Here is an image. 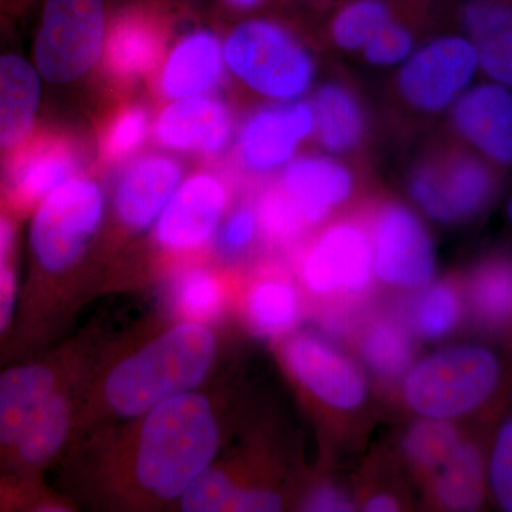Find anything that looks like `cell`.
Masks as SVG:
<instances>
[{"label": "cell", "mask_w": 512, "mask_h": 512, "mask_svg": "<svg viewBox=\"0 0 512 512\" xmlns=\"http://www.w3.org/2000/svg\"><path fill=\"white\" fill-rule=\"evenodd\" d=\"M369 235L373 271L380 282L402 289L430 284L436 271V252L416 212L400 202H387L376 211Z\"/></svg>", "instance_id": "cell-10"}, {"label": "cell", "mask_w": 512, "mask_h": 512, "mask_svg": "<svg viewBox=\"0 0 512 512\" xmlns=\"http://www.w3.org/2000/svg\"><path fill=\"white\" fill-rule=\"evenodd\" d=\"M217 340L204 323L184 320L128 355L104 380V400L121 417H141L210 373Z\"/></svg>", "instance_id": "cell-2"}, {"label": "cell", "mask_w": 512, "mask_h": 512, "mask_svg": "<svg viewBox=\"0 0 512 512\" xmlns=\"http://www.w3.org/2000/svg\"><path fill=\"white\" fill-rule=\"evenodd\" d=\"M19 298L18 274L8 258L0 264V336L12 328L18 313Z\"/></svg>", "instance_id": "cell-40"}, {"label": "cell", "mask_w": 512, "mask_h": 512, "mask_svg": "<svg viewBox=\"0 0 512 512\" xmlns=\"http://www.w3.org/2000/svg\"><path fill=\"white\" fill-rule=\"evenodd\" d=\"M281 495L266 488H245L237 490L231 511L239 512H272L282 510Z\"/></svg>", "instance_id": "cell-41"}, {"label": "cell", "mask_w": 512, "mask_h": 512, "mask_svg": "<svg viewBox=\"0 0 512 512\" xmlns=\"http://www.w3.org/2000/svg\"><path fill=\"white\" fill-rule=\"evenodd\" d=\"M367 365L377 375L396 379L413 359L412 336L397 320L377 319L365 329L360 342Z\"/></svg>", "instance_id": "cell-28"}, {"label": "cell", "mask_w": 512, "mask_h": 512, "mask_svg": "<svg viewBox=\"0 0 512 512\" xmlns=\"http://www.w3.org/2000/svg\"><path fill=\"white\" fill-rule=\"evenodd\" d=\"M229 9L238 10V12H248L258 8L264 0H222Z\"/></svg>", "instance_id": "cell-45"}, {"label": "cell", "mask_w": 512, "mask_h": 512, "mask_svg": "<svg viewBox=\"0 0 512 512\" xmlns=\"http://www.w3.org/2000/svg\"><path fill=\"white\" fill-rule=\"evenodd\" d=\"M237 490L227 473L210 467L188 485L178 500L181 510L187 512L231 511Z\"/></svg>", "instance_id": "cell-36"}, {"label": "cell", "mask_w": 512, "mask_h": 512, "mask_svg": "<svg viewBox=\"0 0 512 512\" xmlns=\"http://www.w3.org/2000/svg\"><path fill=\"white\" fill-rule=\"evenodd\" d=\"M471 306L487 325L512 322V261L494 259L474 272L468 288Z\"/></svg>", "instance_id": "cell-30"}, {"label": "cell", "mask_w": 512, "mask_h": 512, "mask_svg": "<svg viewBox=\"0 0 512 512\" xmlns=\"http://www.w3.org/2000/svg\"><path fill=\"white\" fill-rule=\"evenodd\" d=\"M185 2H195V0H185Z\"/></svg>", "instance_id": "cell-47"}, {"label": "cell", "mask_w": 512, "mask_h": 512, "mask_svg": "<svg viewBox=\"0 0 512 512\" xmlns=\"http://www.w3.org/2000/svg\"><path fill=\"white\" fill-rule=\"evenodd\" d=\"M282 188L295 202L303 220L318 225L355 191V177L345 164L328 156L295 158L286 165Z\"/></svg>", "instance_id": "cell-19"}, {"label": "cell", "mask_w": 512, "mask_h": 512, "mask_svg": "<svg viewBox=\"0 0 512 512\" xmlns=\"http://www.w3.org/2000/svg\"><path fill=\"white\" fill-rule=\"evenodd\" d=\"M416 50V39L412 30L402 23L392 22L386 26L362 50L366 63L379 69L402 66Z\"/></svg>", "instance_id": "cell-37"}, {"label": "cell", "mask_w": 512, "mask_h": 512, "mask_svg": "<svg viewBox=\"0 0 512 512\" xmlns=\"http://www.w3.org/2000/svg\"><path fill=\"white\" fill-rule=\"evenodd\" d=\"M500 366L490 350L454 346L421 360L404 380V399L427 419L448 420L476 409L490 397Z\"/></svg>", "instance_id": "cell-5"}, {"label": "cell", "mask_w": 512, "mask_h": 512, "mask_svg": "<svg viewBox=\"0 0 512 512\" xmlns=\"http://www.w3.org/2000/svg\"><path fill=\"white\" fill-rule=\"evenodd\" d=\"M478 59L473 43L461 36L430 40L397 70L396 92L404 106L424 116L451 109L473 80Z\"/></svg>", "instance_id": "cell-7"}, {"label": "cell", "mask_w": 512, "mask_h": 512, "mask_svg": "<svg viewBox=\"0 0 512 512\" xmlns=\"http://www.w3.org/2000/svg\"><path fill=\"white\" fill-rule=\"evenodd\" d=\"M460 313V299L453 286L426 285V289L414 299L410 322L421 338L437 340L456 328Z\"/></svg>", "instance_id": "cell-33"}, {"label": "cell", "mask_w": 512, "mask_h": 512, "mask_svg": "<svg viewBox=\"0 0 512 512\" xmlns=\"http://www.w3.org/2000/svg\"><path fill=\"white\" fill-rule=\"evenodd\" d=\"M228 205V190L214 174L185 180L156 222L157 244L170 254L198 251L211 241Z\"/></svg>", "instance_id": "cell-11"}, {"label": "cell", "mask_w": 512, "mask_h": 512, "mask_svg": "<svg viewBox=\"0 0 512 512\" xmlns=\"http://www.w3.org/2000/svg\"><path fill=\"white\" fill-rule=\"evenodd\" d=\"M40 82L32 64L16 55L0 56V148L28 137L39 106Z\"/></svg>", "instance_id": "cell-25"}, {"label": "cell", "mask_w": 512, "mask_h": 512, "mask_svg": "<svg viewBox=\"0 0 512 512\" xmlns=\"http://www.w3.org/2000/svg\"><path fill=\"white\" fill-rule=\"evenodd\" d=\"M224 46L207 29L195 30L175 45L161 69V96L170 100L190 99L211 92L224 74Z\"/></svg>", "instance_id": "cell-20"}, {"label": "cell", "mask_w": 512, "mask_h": 512, "mask_svg": "<svg viewBox=\"0 0 512 512\" xmlns=\"http://www.w3.org/2000/svg\"><path fill=\"white\" fill-rule=\"evenodd\" d=\"M79 156L66 140L42 141L20 154L10 168L13 201L23 210L37 207L50 192L72 180Z\"/></svg>", "instance_id": "cell-23"}, {"label": "cell", "mask_w": 512, "mask_h": 512, "mask_svg": "<svg viewBox=\"0 0 512 512\" xmlns=\"http://www.w3.org/2000/svg\"><path fill=\"white\" fill-rule=\"evenodd\" d=\"M494 187L490 165L467 151L424 161L409 178L414 204L440 224H458L476 217L493 197Z\"/></svg>", "instance_id": "cell-8"}, {"label": "cell", "mask_w": 512, "mask_h": 512, "mask_svg": "<svg viewBox=\"0 0 512 512\" xmlns=\"http://www.w3.org/2000/svg\"><path fill=\"white\" fill-rule=\"evenodd\" d=\"M163 16L146 3L127 6L110 19L104 66L113 79L134 82L153 72L165 47Z\"/></svg>", "instance_id": "cell-15"}, {"label": "cell", "mask_w": 512, "mask_h": 512, "mask_svg": "<svg viewBox=\"0 0 512 512\" xmlns=\"http://www.w3.org/2000/svg\"><path fill=\"white\" fill-rule=\"evenodd\" d=\"M103 214V192L84 178L66 181L37 205L30 227L35 278L28 288H20L18 309L35 301L52 279L79 262Z\"/></svg>", "instance_id": "cell-3"}, {"label": "cell", "mask_w": 512, "mask_h": 512, "mask_svg": "<svg viewBox=\"0 0 512 512\" xmlns=\"http://www.w3.org/2000/svg\"><path fill=\"white\" fill-rule=\"evenodd\" d=\"M181 167L164 154H147L128 164L114 192V210L124 227L144 231L154 224L180 187Z\"/></svg>", "instance_id": "cell-18"}, {"label": "cell", "mask_w": 512, "mask_h": 512, "mask_svg": "<svg viewBox=\"0 0 512 512\" xmlns=\"http://www.w3.org/2000/svg\"><path fill=\"white\" fill-rule=\"evenodd\" d=\"M72 420V403L60 386L32 417L16 446L0 464V474L40 477L66 446Z\"/></svg>", "instance_id": "cell-21"}, {"label": "cell", "mask_w": 512, "mask_h": 512, "mask_svg": "<svg viewBox=\"0 0 512 512\" xmlns=\"http://www.w3.org/2000/svg\"><path fill=\"white\" fill-rule=\"evenodd\" d=\"M15 242V227L9 218L0 215V264L9 258Z\"/></svg>", "instance_id": "cell-43"}, {"label": "cell", "mask_w": 512, "mask_h": 512, "mask_svg": "<svg viewBox=\"0 0 512 512\" xmlns=\"http://www.w3.org/2000/svg\"><path fill=\"white\" fill-rule=\"evenodd\" d=\"M299 272L316 298H359L375 276L369 232L353 221L330 225L306 249Z\"/></svg>", "instance_id": "cell-9"}, {"label": "cell", "mask_w": 512, "mask_h": 512, "mask_svg": "<svg viewBox=\"0 0 512 512\" xmlns=\"http://www.w3.org/2000/svg\"><path fill=\"white\" fill-rule=\"evenodd\" d=\"M224 57L239 82L276 103L301 100L315 82L311 53L275 20L239 23L225 40Z\"/></svg>", "instance_id": "cell-4"}, {"label": "cell", "mask_w": 512, "mask_h": 512, "mask_svg": "<svg viewBox=\"0 0 512 512\" xmlns=\"http://www.w3.org/2000/svg\"><path fill=\"white\" fill-rule=\"evenodd\" d=\"M507 211H508V217H510V220L512 221V197H511L510 202H508Z\"/></svg>", "instance_id": "cell-46"}, {"label": "cell", "mask_w": 512, "mask_h": 512, "mask_svg": "<svg viewBox=\"0 0 512 512\" xmlns=\"http://www.w3.org/2000/svg\"><path fill=\"white\" fill-rule=\"evenodd\" d=\"M259 234L256 205L244 204L232 212L218 234V249L225 256H237L254 244Z\"/></svg>", "instance_id": "cell-38"}, {"label": "cell", "mask_w": 512, "mask_h": 512, "mask_svg": "<svg viewBox=\"0 0 512 512\" xmlns=\"http://www.w3.org/2000/svg\"><path fill=\"white\" fill-rule=\"evenodd\" d=\"M434 495L451 511H474L484 495L483 466L476 448L461 444L450 460L434 473Z\"/></svg>", "instance_id": "cell-27"}, {"label": "cell", "mask_w": 512, "mask_h": 512, "mask_svg": "<svg viewBox=\"0 0 512 512\" xmlns=\"http://www.w3.org/2000/svg\"><path fill=\"white\" fill-rule=\"evenodd\" d=\"M107 0H46L35 43L47 82L72 83L99 62L109 28Z\"/></svg>", "instance_id": "cell-6"}, {"label": "cell", "mask_w": 512, "mask_h": 512, "mask_svg": "<svg viewBox=\"0 0 512 512\" xmlns=\"http://www.w3.org/2000/svg\"><path fill=\"white\" fill-rule=\"evenodd\" d=\"M383 0H355L343 6L330 23V39L342 52H362L367 43L392 22Z\"/></svg>", "instance_id": "cell-31"}, {"label": "cell", "mask_w": 512, "mask_h": 512, "mask_svg": "<svg viewBox=\"0 0 512 512\" xmlns=\"http://www.w3.org/2000/svg\"><path fill=\"white\" fill-rule=\"evenodd\" d=\"M284 359L293 377L326 406L350 412L365 402L367 383L359 367L318 336L289 340Z\"/></svg>", "instance_id": "cell-13"}, {"label": "cell", "mask_w": 512, "mask_h": 512, "mask_svg": "<svg viewBox=\"0 0 512 512\" xmlns=\"http://www.w3.org/2000/svg\"><path fill=\"white\" fill-rule=\"evenodd\" d=\"M311 101L276 103L256 110L238 134V158L249 173H274L291 163L299 146L313 136Z\"/></svg>", "instance_id": "cell-12"}, {"label": "cell", "mask_w": 512, "mask_h": 512, "mask_svg": "<svg viewBox=\"0 0 512 512\" xmlns=\"http://www.w3.org/2000/svg\"><path fill=\"white\" fill-rule=\"evenodd\" d=\"M363 510L367 512H394L399 510V503L387 494H377L375 497L370 498Z\"/></svg>", "instance_id": "cell-44"}, {"label": "cell", "mask_w": 512, "mask_h": 512, "mask_svg": "<svg viewBox=\"0 0 512 512\" xmlns=\"http://www.w3.org/2000/svg\"><path fill=\"white\" fill-rule=\"evenodd\" d=\"M299 312L298 292L285 279L268 278L256 282L245 301L249 326L265 338L286 335L296 325Z\"/></svg>", "instance_id": "cell-26"}, {"label": "cell", "mask_w": 512, "mask_h": 512, "mask_svg": "<svg viewBox=\"0 0 512 512\" xmlns=\"http://www.w3.org/2000/svg\"><path fill=\"white\" fill-rule=\"evenodd\" d=\"M306 511L313 512H346L353 510L348 495L335 485L322 484L312 491L303 504Z\"/></svg>", "instance_id": "cell-42"}, {"label": "cell", "mask_w": 512, "mask_h": 512, "mask_svg": "<svg viewBox=\"0 0 512 512\" xmlns=\"http://www.w3.org/2000/svg\"><path fill=\"white\" fill-rule=\"evenodd\" d=\"M150 117L146 107L131 104L114 113L101 130L99 153L103 163H120L146 140Z\"/></svg>", "instance_id": "cell-35"}, {"label": "cell", "mask_w": 512, "mask_h": 512, "mask_svg": "<svg viewBox=\"0 0 512 512\" xmlns=\"http://www.w3.org/2000/svg\"><path fill=\"white\" fill-rule=\"evenodd\" d=\"M463 25L478 66L493 82L512 89V8L498 0H471Z\"/></svg>", "instance_id": "cell-24"}, {"label": "cell", "mask_w": 512, "mask_h": 512, "mask_svg": "<svg viewBox=\"0 0 512 512\" xmlns=\"http://www.w3.org/2000/svg\"><path fill=\"white\" fill-rule=\"evenodd\" d=\"M60 387L59 367L45 359L18 360L0 372V464L23 431Z\"/></svg>", "instance_id": "cell-17"}, {"label": "cell", "mask_w": 512, "mask_h": 512, "mask_svg": "<svg viewBox=\"0 0 512 512\" xmlns=\"http://www.w3.org/2000/svg\"><path fill=\"white\" fill-rule=\"evenodd\" d=\"M461 444L457 430L447 420L427 417L413 424L403 440L404 453L414 466L433 473L456 454Z\"/></svg>", "instance_id": "cell-32"}, {"label": "cell", "mask_w": 512, "mask_h": 512, "mask_svg": "<svg viewBox=\"0 0 512 512\" xmlns=\"http://www.w3.org/2000/svg\"><path fill=\"white\" fill-rule=\"evenodd\" d=\"M171 299L181 318L207 323L224 311L227 295L221 279L210 269L188 268L175 276Z\"/></svg>", "instance_id": "cell-29"}, {"label": "cell", "mask_w": 512, "mask_h": 512, "mask_svg": "<svg viewBox=\"0 0 512 512\" xmlns=\"http://www.w3.org/2000/svg\"><path fill=\"white\" fill-rule=\"evenodd\" d=\"M234 130L231 111L224 101L210 96L175 100L161 111L154 134L161 146L171 150L220 154L228 146Z\"/></svg>", "instance_id": "cell-16"}, {"label": "cell", "mask_w": 512, "mask_h": 512, "mask_svg": "<svg viewBox=\"0 0 512 512\" xmlns=\"http://www.w3.org/2000/svg\"><path fill=\"white\" fill-rule=\"evenodd\" d=\"M313 136L330 156L353 153L365 140V107L352 87L342 82L320 84L313 93Z\"/></svg>", "instance_id": "cell-22"}, {"label": "cell", "mask_w": 512, "mask_h": 512, "mask_svg": "<svg viewBox=\"0 0 512 512\" xmlns=\"http://www.w3.org/2000/svg\"><path fill=\"white\" fill-rule=\"evenodd\" d=\"M490 477L498 504L512 512V420L505 424L495 443Z\"/></svg>", "instance_id": "cell-39"}, {"label": "cell", "mask_w": 512, "mask_h": 512, "mask_svg": "<svg viewBox=\"0 0 512 512\" xmlns=\"http://www.w3.org/2000/svg\"><path fill=\"white\" fill-rule=\"evenodd\" d=\"M218 446L220 427L207 397L177 394L144 414L134 446V480L156 500H178L211 467Z\"/></svg>", "instance_id": "cell-1"}, {"label": "cell", "mask_w": 512, "mask_h": 512, "mask_svg": "<svg viewBox=\"0 0 512 512\" xmlns=\"http://www.w3.org/2000/svg\"><path fill=\"white\" fill-rule=\"evenodd\" d=\"M259 234L275 247L295 244L309 228L281 185L268 188L256 204Z\"/></svg>", "instance_id": "cell-34"}, {"label": "cell", "mask_w": 512, "mask_h": 512, "mask_svg": "<svg viewBox=\"0 0 512 512\" xmlns=\"http://www.w3.org/2000/svg\"><path fill=\"white\" fill-rule=\"evenodd\" d=\"M454 131L485 160L512 165V92L498 83L478 84L450 109Z\"/></svg>", "instance_id": "cell-14"}]
</instances>
